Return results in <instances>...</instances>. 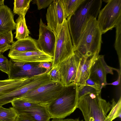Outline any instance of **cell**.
<instances>
[{
  "label": "cell",
  "mask_w": 121,
  "mask_h": 121,
  "mask_svg": "<svg viewBox=\"0 0 121 121\" xmlns=\"http://www.w3.org/2000/svg\"><path fill=\"white\" fill-rule=\"evenodd\" d=\"M56 36L52 67L59 64L74 52L73 47L66 18L58 35Z\"/></svg>",
  "instance_id": "cell-6"
},
{
  "label": "cell",
  "mask_w": 121,
  "mask_h": 121,
  "mask_svg": "<svg viewBox=\"0 0 121 121\" xmlns=\"http://www.w3.org/2000/svg\"><path fill=\"white\" fill-rule=\"evenodd\" d=\"M96 18H91L74 49V53L81 58L99 52L102 43V34Z\"/></svg>",
  "instance_id": "cell-4"
},
{
  "label": "cell",
  "mask_w": 121,
  "mask_h": 121,
  "mask_svg": "<svg viewBox=\"0 0 121 121\" xmlns=\"http://www.w3.org/2000/svg\"><path fill=\"white\" fill-rule=\"evenodd\" d=\"M4 0H0V6L4 5Z\"/></svg>",
  "instance_id": "cell-37"
},
{
  "label": "cell",
  "mask_w": 121,
  "mask_h": 121,
  "mask_svg": "<svg viewBox=\"0 0 121 121\" xmlns=\"http://www.w3.org/2000/svg\"><path fill=\"white\" fill-rule=\"evenodd\" d=\"M17 115L13 107L7 108L0 106V121H15Z\"/></svg>",
  "instance_id": "cell-25"
},
{
  "label": "cell",
  "mask_w": 121,
  "mask_h": 121,
  "mask_svg": "<svg viewBox=\"0 0 121 121\" xmlns=\"http://www.w3.org/2000/svg\"><path fill=\"white\" fill-rule=\"evenodd\" d=\"M14 17L10 8L4 5L0 6V34L7 33L15 29Z\"/></svg>",
  "instance_id": "cell-14"
},
{
  "label": "cell",
  "mask_w": 121,
  "mask_h": 121,
  "mask_svg": "<svg viewBox=\"0 0 121 121\" xmlns=\"http://www.w3.org/2000/svg\"><path fill=\"white\" fill-rule=\"evenodd\" d=\"M65 87L61 82L52 81L28 92L20 98L46 106L58 97Z\"/></svg>",
  "instance_id": "cell-5"
},
{
  "label": "cell",
  "mask_w": 121,
  "mask_h": 121,
  "mask_svg": "<svg viewBox=\"0 0 121 121\" xmlns=\"http://www.w3.org/2000/svg\"><path fill=\"white\" fill-rule=\"evenodd\" d=\"M54 0H34L33 1V4H36L39 10L45 9L50 5Z\"/></svg>",
  "instance_id": "cell-31"
},
{
  "label": "cell",
  "mask_w": 121,
  "mask_h": 121,
  "mask_svg": "<svg viewBox=\"0 0 121 121\" xmlns=\"http://www.w3.org/2000/svg\"><path fill=\"white\" fill-rule=\"evenodd\" d=\"M39 49L37 40L29 36L24 39L13 41L10 50L26 52Z\"/></svg>",
  "instance_id": "cell-16"
},
{
  "label": "cell",
  "mask_w": 121,
  "mask_h": 121,
  "mask_svg": "<svg viewBox=\"0 0 121 121\" xmlns=\"http://www.w3.org/2000/svg\"><path fill=\"white\" fill-rule=\"evenodd\" d=\"M107 3L97 20L102 34L115 27L121 17V0H108Z\"/></svg>",
  "instance_id": "cell-7"
},
{
  "label": "cell",
  "mask_w": 121,
  "mask_h": 121,
  "mask_svg": "<svg viewBox=\"0 0 121 121\" xmlns=\"http://www.w3.org/2000/svg\"><path fill=\"white\" fill-rule=\"evenodd\" d=\"M39 38L37 42L39 49L53 57L56 35L54 32L40 20Z\"/></svg>",
  "instance_id": "cell-12"
},
{
  "label": "cell",
  "mask_w": 121,
  "mask_h": 121,
  "mask_svg": "<svg viewBox=\"0 0 121 121\" xmlns=\"http://www.w3.org/2000/svg\"><path fill=\"white\" fill-rule=\"evenodd\" d=\"M86 85L92 87L98 92H101L102 89L99 84L90 78H89L86 81Z\"/></svg>",
  "instance_id": "cell-32"
},
{
  "label": "cell",
  "mask_w": 121,
  "mask_h": 121,
  "mask_svg": "<svg viewBox=\"0 0 121 121\" xmlns=\"http://www.w3.org/2000/svg\"><path fill=\"white\" fill-rule=\"evenodd\" d=\"M13 42L12 31L6 34H0V54L10 49Z\"/></svg>",
  "instance_id": "cell-23"
},
{
  "label": "cell",
  "mask_w": 121,
  "mask_h": 121,
  "mask_svg": "<svg viewBox=\"0 0 121 121\" xmlns=\"http://www.w3.org/2000/svg\"><path fill=\"white\" fill-rule=\"evenodd\" d=\"M106 75L99 55L91 68L89 78L99 83L102 89L107 85Z\"/></svg>",
  "instance_id": "cell-17"
},
{
  "label": "cell",
  "mask_w": 121,
  "mask_h": 121,
  "mask_svg": "<svg viewBox=\"0 0 121 121\" xmlns=\"http://www.w3.org/2000/svg\"><path fill=\"white\" fill-rule=\"evenodd\" d=\"M0 70L9 75V61L3 53L0 54Z\"/></svg>",
  "instance_id": "cell-29"
},
{
  "label": "cell",
  "mask_w": 121,
  "mask_h": 121,
  "mask_svg": "<svg viewBox=\"0 0 121 121\" xmlns=\"http://www.w3.org/2000/svg\"><path fill=\"white\" fill-rule=\"evenodd\" d=\"M8 56L14 61L25 63H39L42 62L52 63L53 60V57L39 49L26 52L10 50Z\"/></svg>",
  "instance_id": "cell-10"
},
{
  "label": "cell",
  "mask_w": 121,
  "mask_h": 121,
  "mask_svg": "<svg viewBox=\"0 0 121 121\" xmlns=\"http://www.w3.org/2000/svg\"><path fill=\"white\" fill-rule=\"evenodd\" d=\"M78 87L74 82L65 86L58 97L46 106L51 118H65L77 108Z\"/></svg>",
  "instance_id": "cell-2"
},
{
  "label": "cell",
  "mask_w": 121,
  "mask_h": 121,
  "mask_svg": "<svg viewBox=\"0 0 121 121\" xmlns=\"http://www.w3.org/2000/svg\"><path fill=\"white\" fill-rule=\"evenodd\" d=\"M47 26L58 35L66 19L60 0H54L48 7L46 14Z\"/></svg>",
  "instance_id": "cell-11"
},
{
  "label": "cell",
  "mask_w": 121,
  "mask_h": 121,
  "mask_svg": "<svg viewBox=\"0 0 121 121\" xmlns=\"http://www.w3.org/2000/svg\"><path fill=\"white\" fill-rule=\"evenodd\" d=\"M52 66L51 62H42L39 63L37 66L39 68H43L46 69L45 73H48L51 69Z\"/></svg>",
  "instance_id": "cell-33"
},
{
  "label": "cell",
  "mask_w": 121,
  "mask_h": 121,
  "mask_svg": "<svg viewBox=\"0 0 121 121\" xmlns=\"http://www.w3.org/2000/svg\"><path fill=\"white\" fill-rule=\"evenodd\" d=\"M115 27L116 29V34L114 46L118 55L120 69L121 70V17Z\"/></svg>",
  "instance_id": "cell-26"
},
{
  "label": "cell",
  "mask_w": 121,
  "mask_h": 121,
  "mask_svg": "<svg viewBox=\"0 0 121 121\" xmlns=\"http://www.w3.org/2000/svg\"><path fill=\"white\" fill-rule=\"evenodd\" d=\"M16 22L15 38L17 40L22 39L29 36L30 32L26 25L25 16H19Z\"/></svg>",
  "instance_id": "cell-19"
},
{
  "label": "cell",
  "mask_w": 121,
  "mask_h": 121,
  "mask_svg": "<svg viewBox=\"0 0 121 121\" xmlns=\"http://www.w3.org/2000/svg\"><path fill=\"white\" fill-rule=\"evenodd\" d=\"M32 0H15L13 10V13L19 16H25L30 7Z\"/></svg>",
  "instance_id": "cell-22"
},
{
  "label": "cell",
  "mask_w": 121,
  "mask_h": 121,
  "mask_svg": "<svg viewBox=\"0 0 121 121\" xmlns=\"http://www.w3.org/2000/svg\"><path fill=\"white\" fill-rule=\"evenodd\" d=\"M81 58L73 52L57 65L61 82L65 86L74 82Z\"/></svg>",
  "instance_id": "cell-9"
},
{
  "label": "cell",
  "mask_w": 121,
  "mask_h": 121,
  "mask_svg": "<svg viewBox=\"0 0 121 121\" xmlns=\"http://www.w3.org/2000/svg\"><path fill=\"white\" fill-rule=\"evenodd\" d=\"M101 92H98L92 87L87 85L78 86V99L82 96L92 93Z\"/></svg>",
  "instance_id": "cell-27"
},
{
  "label": "cell",
  "mask_w": 121,
  "mask_h": 121,
  "mask_svg": "<svg viewBox=\"0 0 121 121\" xmlns=\"http://www.w3.org/2000/svg\"><path fill=\"white\" fill-rule=\"evenodd\" d=\"M103 67L107 75L108 73H110L113 74V70L116 71L118 74L121 73V71L120 69H117L110 67L108 66L105 62L104 59V56L102 55H99Z\"/></svg>",
  "instance_id": "cell-30"
},
{
  "label": "cell",
  "mask_w": 121,
  "mask_h": 121,
  "mask_svg": "<svg viewBox=\"0 0 121 121\" xmlns=\"http://www.w3.org/2000/svg\"><path fill=\"white\" fill-rule=\"evenodd\" d=\"M99 53L81 58L74 82L78 86L86 85V81L89 78L91 68L98 59Z\"/></svg>",
  "instance_id": "cell-13"
},
{
  "label": "cell",
  "mask_w": 121,
  "mask_h": 121,
  "mask_svg": "<svg viewBox=\"0 0 121 121\" xmlns=\"http://www.w3.org/2000/svg\"><path fill=\"white\" fill-rule=\"evenodd\" d=\"M11 103L18 115L22 111L36 108L40 105L20 98L16 99Z\"/></svg>",
  "instance_id": "cell-21"
},
{
  "label": "cell",
  "mask_w": 121,
  "mask_h": 121,
  "mask_svg": "<svg viewBox=\"0 0 121 121\" xmlns=\"http://www.w3.org/2000/svg\"><path fill=\"white\" fill-rule=\"evenodd\" d=\"M102 5L101 0H84L73 14L66 19L74 49L90 19L96 18Z\"/></svg>",
  "instance_id": "cell-1"
},
{
  "label": "cell",
  "mask_w": 121,
  "mask_h": 121,
  "mask_svg": "<svg viewBox=\"0 0 121 121\" xmlns=\"http://www.w3.org/2000/svg\"><path fill=\"white\" fill-rule=\"evenodd\" d=\"M118 79L116 81L111 83L109 84L107 83V85L109 84L114 85H119L120 82L121 74H118Z\"/></svg>",
  "instance_id": "cell-35"
},
{
  "label": "cell",
  "mask_w": 121,
  "mask_h": 121,
  "mask_svg": "<svg viewBox=\"0 0 121 121\" xmlns=\"http://www.w3.org/2000/svg\"><path fill=\"white\" fill-rule=\"evenodd\" d=\"M47 74L48 78L51 80L60 82V76L57 65L52 67Z\"/></svg>",
  "instance_id": "cell-28"
},
{
  "label": "cell",
  "mask_w": 121,
  "mask_h": 121,
  "mask_svg": "<svg viewBox=\"0 0 121 121\" xmlns=\"http://www.w3.org/2000/svg\"><path fill=\"white\" fill-rule=\"evenodd\" d=\"M74 121H83V120H80L79 118H78L74 119Z\"/></svg>",
  "instance_id": "cell-38"
},
{
  "label": "cell",
  "mask_w": 121,
  "mask_h": 121,
  "mask_svg": "<svg viewBox=\"0 0 121 121\" xmlns=\"http://www.w3.org/2000/svg\"><path fill=\"white\" fill-rule=\"evenodd\" d=\"M112 107L108 114L107 116L106 121H112L117 118H121V97L116 103L114 99L112 100Z\"/></svg>",
  "instance_id": "cell-24"
},
{
  "label": "cell",
  "mask_w": 121,
  "mask_h": 121,
  "mask_svg": "<svg viewBox=\"0 0 121 121\" xmlns=\"http://www.w3.org/2000/svg\"><path fill=\"white\" fill-rule=\"evenodd\" d=\"M35 77H25L0 80V96L9 93L25 85Z\"/></svg>",
  "instance_id": "cell-15"
},
{
  "label": "cell",
  "mask_w": 121,
  "mask_h": 121,
  "mask_svg": "<svg viewBox=\"0 0 121 121\" xmlns=\"http://www.w3.org/2000/svg\"><path fill=\"white\" fill-rule=\"evenodd\" d=\"M9 61V72L8 79H15L25 77H31L45 73L46 69L39 68V63H25Z\"/></svg>",
  "instance_id": "cell-8"
},
{
  "label": "cell",
  "mask_w": 121,
  "mask_h": 121,
  "mask_svg": "<svg viewBox=\"0 0 121 121\" xmlns=\"http://www.w3.org/2000/svg\"><path fill=\"white\" fill-rule=\"evenodd\" d=\"M15 121H34L27 115L23 114L18 115Z\"/></svg>",
  "instance_id": "cell-34"
},
{
  "label": "cell",
  "mask_w": 121,
  "mask_h": 121,
  "mask_svg": "<svg viewBox=\"0 0 121 121\" xmlns=\"http://www.w3.org/2000/svg\"><path fill=\"white\" fill-rule=\"evenodd\" d=\"M21 114L27 115L34 121H50L51 118L46 106L41 105L36 108L22 111L18 115Z\"/></svg>",
  "instance_id": "cell-18"
},
{
  "label": "cell",
  "mask_w": 121,
  "mask_h": 121,
  "mask_svg": "<svg viewBox=\"0 0 121 121\" xmlns=\"http://www.w3.org/2000/svg\"><path fill=\"white\" fill-rule=\"evenodd\" d=\"M74 119L68 118L66 119H53L51 121H74Z\"/></svg>",
  "instance_id": "cell-36"
},
{
  "label": "cell",
  "mask_w": 121,
  "mask_h": 121,
  "mask_svg": "<svg viewBox=\"0 0 121 121\" xmlns=\"http://www.w3.org/2000/svg\"><path fill=\"white\" fill-rule=\"evenodd\" d=\"M112 107L102 99L100 92L90 93L79 98L77 108L81 111L85 121H106Z\"/></svg>",
  "instance_id": "cell-3"
},
{
  "label": "cell",
  "mask_w": 121,
  "mask_h": 121,
  "mask_svg": "<svg viewBox=\"0 0 121 121\" xmlns=\"http://www.w3.org/2000/svg\"><path fill=\"white\" fill-rule=\"evenodd\" d=\"M84 0H60L65 17L66 19L75 12Z\"/></svg>",
  "instance_id": "cell-20"
}]
</instances>
